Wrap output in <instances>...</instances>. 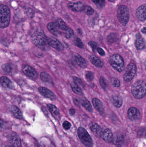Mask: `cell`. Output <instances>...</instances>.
Wrapping results in <instances>:
<instances>
[{"label": "cell", "mask_w": 146, "mask_h": 147, "mask_svg": "<svg viewBox=\"0 0 146 147\" xmlns=\"http://www.w3.org/2000/svg\"><path fill=\"white\" fill-rule=\"evenodd\" d=\"M31 40L33 43L38 47L42 49H45L49 45L47 37L42 31H37L32 35Z\"/></svg>", "instance_id": "obj_1"}, {"label": "cell", "mask_w": 146, "mask_h": 147, "mask_svg": "<svg viewBox=\"0 0 146 147\" xmlns=\"http://www.w3.org/2000/svg\"><path fill=\"white\" fill-rule=\"evenodd\" d=\"M132 93L136 99L143 98L146 95V83L142 80H138L133 85Z\"/></svg>", "instance_id": "obj_2"}, {"label": "cell", "mask_w": 146, "mask_h": 147, "mask_svg": "<svg viewBox=\"0 0 146 147\" xmlns=\"http://www.w3.org/2000/svg\"><path fill=\"white\" fill-rule=\"evenodd\" d=\"M0 13V27L1 28H5L8 26L10 23L11 18L10 9L6 5L1 4Z\"/></svg>", "instance_id": "obj_3"}, {"label": "cell", "mask_w": 146, "mask_h": 147, "mask_svg": "<svg viewBox=\"0 0 146 147\" xmlns=\"http://www.w3.org/2000/svg\"><path fill=\"white\" fill-rule=\"evenodd\" d=\"M117 17L118 21L123 26L127 25L129 19V10L125 5H121L118 8L117 11Z\"/></svg>", "instance_id": "obj_4"}, {"label": "cell", "mask_w": 146, "mask_h": 147, "mask_svg": "<svg viewBox=\"0 0 146 147\" xmlns=\"http://www.w3.org/2000/svg\"><path fill=\"white\" fill-rule=\"evenodd\" d=\"M109 63L111 66L118 72H122L124 70L125 67L124 60L118 54L112 55L110 59Z\"/></svg>", "instance_id": "obj_5"}, {"label": "cell", "mask_w": 146, "mask_h": 147, "mask_svg": "<svg viewBox=\"0 0 146 147\" xmlns=\"http://www.w3.org/2000/svg\"><path fill=\"white\" fill-rule=\"evenodd\" d=\"M78 134L82 143L87 147H93L92 139L84 128L80 127L78 129Z\"/></svg>", "instance_id": "obj_6"}, {"label": "cell", "mask_w": 146, "mask_h": 147, "mask_svg": "<svg viewBox=\"0 0 146 147\" xmlns=\"http://www.w3.org/2000/svg\"><path fill=\"white\" fill-rule=\"evenodd\" d=\"M137 71V67L135 64L131 63L129 64L126 69L125 74L123 76L124 80L126 82L131 81L135 76Z\"/></svg>", "instance_id": "obj_7"}, {"label": "cell", "mask_w": 146, "mask_h": 147, "mask_svg": "<svg viewBox=\"0 0 146 147\" xmlns=\"http://www.w3.org/2000/svg\"><path fill=\"white\" fill-rule=\"evenodd\" d=\"M22 70L27 76L33 80H36L38 77L36 71L30 65H25L22 66Z\"/></svg>", "instance_id": "obj_8"}, {"label": "cell", "mask_w": 146, "mask_h": 147, "mask_svg": "<svg viewBox=\"0 0 146 147\" xmlns=\"http://www.w3.org/2000/svg\"><path fill=\"white\" fill-rule=\"evenodd\" d=\"M128 116L131 121H135L139 119L140 117V112L137 108L131 107L128 111Z\"/></svg>", "instance_id": "obj_9"}, {"label": "cell", "mask_w": 146, "mask_h": 147, "mask_svg": "<svg viewBox=\"0 0 146 147\" xmlns=\"http://www.w3.org/2000/svg\"><path fill=\"white\" fill-rule=\"evenodd\" d=\"M49 45L58 51H63L64 47L61 42L54 37L50 38L48 40Z\"/></svg>", "instance_id": "obj_10"}, {"label": "cell", "mask_w": 146, "mask_h": 147, "mask_svg": "<svg viewBox=\"0 0 146 147\" xmlns=\"http://www.w3.org/2000/svg\"><path fill=\"white\" fill-rule=\"evenodd\" d=\"M39 93L45 97L50 98L51 100H55V95L52 91L44 87H39L38 89Z\"/></svg>", "instance_id": "obj_11"}, {"label": "cell", "mask_w": 146, "mask_h": 147, "mask_svg": "<svg viewBox=\"0 0 146 147\" xmlns=\"http://www.w3.org/2000/svg\"><path fill=\"white\" fill-rule=\"evenodd\" d=\"M68 7L69 9L75 12H80L84 10L85 7L81 2L76 3H69L68 4Z\"/></svg>", "instance_id": "obj_12"}, {"label": "cell", "mask_w": 146, "mask_h": 147, "mask_svg": "<svg viewBox=\"0 0 146 147\" xmlns=\"http://www.w3.org/2000/svg\"><path fill=\"white\" fill-rule=\"evenodd\" d=\"M136 14L140 20L144 21L146 20V3L139 7L136 10Z\"/></svg>", "instance_id": "obj_13"}, {"label": "cell", "mask_w": 146, "mask_h": 147, "mask_svg": "<svg viewBox=\"0 0 146 147\" xmlns=\"http://www.w3.org/2000/svg\"><path fill=\"white\" fill-rule=\"evenodd\" d=\"M92 103L94 108L100 114H104L105 110L103 103L99 99L97 98H93L92 99Z\"/></svg>", "instance_id": "obj_14"}, {"label": "cell", "mask_w": 146, "mask_h": 147, "mask_svg": "<svg viewBox=\"0 0 146 147\" xmlns=\"http://www.w3.org/2000/svg\"><path fill=\"white\" fill-rule=\"evenodd\" d=\"M135 45L137 49L139 50H143L145 47V41L140 34L136 35Z\"/></svg>", "instance_id": "obj_15"}, {"label": "cell", "mask_w": 146, "mask_h": 147, "mask_svg": "<svg viewBox=\"0 0 146 147\" xmlns=\"http://www.w3.org/2000/svg\"><path fill=\"white\" fill-rule=\"evenodd\" d=\"M103 140L108 143H111L113 142L114 136L111 131L109 129H106L103 131L101 136Z\"/></svg>", "instance_id": "obj_16"}, {"label": "cell", "mask_w": 146, "mask_h": 147, "mask_svg": "<svg viewBox=\"0 0 146 147\" xmlns=\"http://www.w3.org/2000/svg\"><path fill=\"white\" fill-rule=\"evenodd\" d=\"M90 127L91 131L94 134L99 137L102 136L103 131L98 124L95 123L91 122L90 124Z\"/></svg>", "instance_id": "obj_17"}, {"label": "cell", "mask_w": 146, "mask_h": 147, "mask_svg": "<svg viewBox=\"0 0 146 147\" xmlns=\"http://www.w3.org/2000/svg\"><path fill=\"white\" fill-rule=\"evenodd\" d=\"M113 142L117 147L122 146L124 142V137L123 135L120 134L116 135L113 139Z\"/></svg>", "instance_id": "obj_18"}, {"label": "cell", "mask_w": 146, "mask_h": 147, "mask_svg": "<svg viewBox=\"0 0 146 147\" xmlns=\"http://www.w3.org/2000/svg\"><path fill=\"white\" fill-rule=\"evenodd\" d=\"M10 110L14 117L19 119H21L23 118L22 113L18 107L13 105L10 108Z\"/></svg>", "instance_id": "obj_19"}, {"label": "cell", "mask_w": 146, "mask_h": 147, "mask_svg": "<svg viewBox=\"0 0 146 147\" xmlns=\"http://www.w3.org/2000/svg\"><path fill=\"white\" fill-rule=\"evenodd\" d=\"M47 108L53 117L57 119L60 118V111L56 106L53 105L49 104L47 105Z\"/></svg>", "instance_id": "obj_20"}, {"label": "cell", "mask_w": 146, "mask_h": 147, "mask_svg": "<svg viewBox=\"0 0 146 147\" xmlns=\"http://www.w3.org/2000/svg\"><path fill=\"white\" fill-rule=\"evenodd\" d=\"M111 102L116 108H120L122 105V98L118 95L112 96L111 97Z\"/></svg>", "instance_id": "obj_21"}, {"label": "cell", "mask_w": 146, "mask_h": 147, "mask_svg": "<svg viewBox=\"0 0 146 147\" xmlns=\"http://www.w3.org/2000/svg\"><path fill=\"white\" fill-rule=\"evenodd\" d=\"M74 59L76 63L81 68H86L87 65L85 59L80 55L78 54H75V55Z\"/></svg>", "instance_id": "obj_22"}, {"label": "cell", "mask_w": 146, "mask_h": 147, "mask_svg": "<svg viewBox=\"0 0 146 147\" xmlns=\"http://www.w3.org/2000/svg\"><path fill=\"white\" fill-rule=\"evenodd\" d=\"M47 28L54 35H57L59 34V28L57 26L55 22L49 23L47 25Z\"/></svg>", "instance_id": "obj_23"}, {"label": "cell", "mask_w": 146, "mask_h": 147, "mask_svg": "<svg viewBox=\"0 0 146 147\" xmlns=\"http://www.w3.org/2000/svg\"><path fill=\"white\" fill-rule=\"evenodd\" d=\"M90 60L91 63L97 67L102 68L103 66V62L96 56L92 55L90 57Z\"/></svg>", "instance_id": "obj_24"}, {"label": "cell", "mask_w": 146, "mask_h": 147, "mask_svg": "<svg viewBox=\"0 0 146 147\" xmlns=\"http://www.w3.org/2000/svg\"><path fill=\"white\" fill-rule=\"evenodd\" d=\"M10 143L13 147H21V144L20 139L17 136H14L10 140Z\"/></svg>", "instance_id": "obj_25"}, {"label": "cell", "mask_w": 146, "mask_h": 147, "mask_svg": "<svg viewBox=\"0 0 146 147\" xmlns=\"http://www.w3.org/2000/svg\"><path fill=\"white\" fill-rule=\"evenodd\" d=\"M55 23L59 29L62 30L64 32L67 31L69 28L68 27L64 22L62 19H60V18H58L57 20L55 22Z\"/></svg>", "instance_id": "obj_26"}, {"label": "cell", "mask_w": 146, "mask_h": 147, "mask_svg": "<svg viewBox=\"0 0 146 147\" xmlns=\"http://www.w3.org/2000/svg\"><path fill=\"white\" fill-rule=\"evenodd\" d=\"M1 84L3 87L4 88L10 87L12 85L11 81L9 79L6 77H2L1 78Z\"/></svg>", "instance_id": "obj_27"}, {"label": "cell", "mask_w": 146, "mask_h": 147, "mask_svg": "<svg viewBox=\"0 0 146 147\" xmlns=\"http://www.w3.org/2000/svg\"><path fill=\"white\" fill-rule=\"evenodd\" d=\"M41 80L45 83H51L52 81L50 75L45 72H42L40 74Z\"/></svg>", "instance_id": "obj_28"}, {"label": "cell", "mask_w": 146, "mask_h": 147, "mask_svg": "<svg viewBox=\"0 0 146 147\" xmlns=\"http://www.w3.org/2000/svg\"><path fill=\"white\" fill-rule=\"evenodd\" d=\"M81 105L86 109L89 112H92L93 111L90 102L86 98H84L82 99V101H81Z\"/></svg>", "instance_id": "obj_29"}, {"label": "cell", "mask_w": 146, "mask_h": 147, "mask_svg": "<svg viewBox=\"0 0 146 147\" xmlns=\"http://www.w3.org/2000/svg\"><path fill=\"white\" fill-rule=\"evenodd\" d=\"M71 87L73 91L77 95H82V92L80 87L77 85L75 83H72L71 84Z\"/></svg>", "instance_id": "obj_30"}, {"label": "cell", "mask_w": 146, "mask_h": 147, "mask_svg": "<svg viewBox=\"0 0 146 147\" xmlns=\"http://www.w3.org/2000/svg\"><path fill=\"white\" fill-rule=\"evenodd\" d=\"M2 69L3 71L6 73L9 74L12 72L13 70V68L10 64L6 63L3 65L2 66Z\"/></svg>", "instance_id": "obj_31"}, {"label": "cell", "mask_w": 146, "mask_h": 147, "mask_svg": "<svg viewBox=\"0 0 146 147\" xmlns=\"http://www.w3.org/2000/svg\"><path fill=\"white\" fill-rule=\"evenodd\" d=\"M93 3L99 8H102L103 7L105 4V0H92Z\"/></svg>", "instance_id": "obj_32"}, {"label": "cell", "mask_w": 146, "mask_h": 147, "mask_svg": "<svg viewBox=\"0 0 146 147\" xmlns=\"http://www.w3.org/2000/svg\"><path fill=\"white\" fill-rule=\"evenodd\" d=\"M73 79L74 81V83H75L77 85L79 86V87H83V88L85 87V84L82 82V80L78 78V77L74 76V77H73Z\"/></svg>", "instance_id": "obj_33"}, {"label": "cell", "mask_w": 146, "mask_h": 147, "mask_svg": "<svg viewBox=\"0 0 146 147\" xmlns=\"http://www.w3.org/2000/svg\"><path fill=\"white\" fill-rule=\"evenodd\" d=\"M74 32L71 28H69L67 31H65L64 33V35L65 37L67 38H71L73 36Z\"/></svg>", "instance_id": "obj_34"}, {"label": "cell", "mask_w": 146, "mask_h": 147, "mask_svg": "<svg viewBox=\"0 0 146 147\" xmlns=\"http://www.w3.org/2000/svg\"><path fill=\"white\" fill-rule=\"evenodd\" d=\"M74 44L76 46L80 48H83V46H84L81 40L78 37H76L75 38Z\"/></svg>", "instance_id": "obj_35"}, {"label": "cell", "mask_w": 146, "mask_h": 147, "mask_svg": "<svg viewBox=\"0 0 146 147\" xmlns=\"http://www.w3.org/2000/svg\"><path fill=\"white\" fill-rule=\"evenodd\" d=\"M84 10H85L88 16L92 15L94 13V9L90 6L86 7Z\"/></svg>", "instance_id": "obj_36"}, {"label": "cell", "mask_w": 146, "mask_h": 147, "mask_svg": "<svg viewBox=\"0 0 146 147\" xmlns=\"http://www.w3.org/2000/svg\"><path fill=\"white\" fill-rule=\"evenodd\" d=\"M111 80V83L113 85V86L115 87H118L120 86V81L116 78H112Z\"/></svg>", "instance_id": "obj_37"}, {"label": "cell", "mask_w": 146, "mask_h": 147, "mask_svg": "<svg viewBox=\"0 0 146 147\" xmlns=\"http://www.w3.org/2000/svg\"><path fill=\"white\" fill-rule=\"evenodd\" d=\"M85 77L87 79L88 81H91L94 79V75L93 74L91 71H86L85 73Z\"/></svg>", "instance_id": "obj_38"}, {"label": "cell", "mask_w": 146, "mask_h": 147, "mask_svg": "<svg viewBox=\"0 0 146 147\" xmlns=\"http://www.w3.org/2000/svg\"><path fill=\"white\" fill-rule=\"evenodd\" d=\"M99 83H100V85L102 86V88L104 90H105L107 87V85H106L105 79L103 77H101L99 79Z\"/></svg>", "instance_id": "obj_39"}, {"label": "cell", "mask_w": 146, "mask_h": 147, "mask_svg": "<svg viewBox=\"0 0 146 147\" xmlns=\"http://www.w3.org/2000/svg\"><path fill=\"white\" fill-rule=\"evenodd\" d=\"M26 13L27 15L30 18H33L34 16V11L32 9L30 8H27L26 10Z\"/></svg>", "instance_id": "obj_40"}, {"label": "cell", "mask_w": 146, "mask_h": 147, "mask_svg": "<svg viewBox=\"0 0 146 147\" xmlns=\"http://www.w3.org/2000/svg\"><path fill=\"white\" fill-rule=\"evenodd\" d=\"M88 45L91 47L92 49L93 50V51H95V50L97 49V44L96 42L93 41H91L88 43Z\"/></svg>", "instance_id": "obj_41"}, {"label": "cell", "mask_w": 146, "mask_h": 147, "mask_svg": "<svg viewBox=\"0 0 146 147\" xmlns=\"http://www.w3.org/2000/svg\"><path fill=\"white\" fill-rule=\"evenodd\" d=\"M116 39V36L115 34H113L109 35V37H108V40H109V42L110 43H111L115 42Z\"/></svg>", "instance_id": "obj_42"}, {"label": "cell", "mask_w": 146, "mask_h": 147, "mask_svg": "<svg viewBox=\"0 0 146 147\" xmlns=\"http://www.w3.org/2000/svg\"><path fill=\"white\" fill-rule=\"evenodd\" d=\"M63 128L66 130H68L71 127V124L69 122L67 121H65L63 123Z\"/></svg>", "instance_id": "obj_43"}, {"label": "cell", "mask_w": 146, "mask_h": 147, "mask_svg": "<svg viewBox=\"0 0 146 147\" xmlns=\"http://www.w3.org/2000/svg\"><path fill=\"white\" fill-rule=\"evenodd\" d=\"M97 51L99 53V54H100L101 56H104L105 55V53L104 51H103V49H102L101 48H100V47H98L97 49Z\"/></svg>", "instance_id": "obj_44"}, {"label": "cell", "mask_w": 146, "mask_h": 147, "mask_svg": "<svg viewBox=\"0 0 146 147\" xmlns=\"http://www.w3.org/2000/svg\"><path fill=\"white\" fill-rule=\"evenodd\" d=\"M69 113L71 115H74L75 113V110L74 109H70L69 111Z\"/></svg>", "instance_id": "obj_45"}, {"label": "cell", "mask_w": 146, "mask_h": 147, "mask_svg": "<svg viewBox=\"0 0 146 147\" xmlns=\"http://www.w3.org/2000/svg\"><path fill=\"white\" fill-rule=\"evenodd\" d=\"M142 32L146 34V28H144L142 30Z\"/></svg>", "instance_id": "obj_46"}, {"label": "cell", "mask_w": 146, "mask_h": 147, "mask_svg": "<svg viewBox=\"0 0 146 147\" xmlns=\"http://www.w3.org/2000/svg\"><path fill=\"white\" fill-rule=\"evenodd\" d=\"M109 1H110V2H115V0H109Z\"/></svg>", "instance_id": "obj_47"}, {"label": "cell", "mask_w": 146, "mask_h": 147, "mask_svg": "<svg viewBox=\"0 0 146 147\" xmlns=\"http://www.w3.org/2000/svg\"><path fill=\"white\" fill-rule=\"evenodd\" d=\"M145 68H146V61L145 62Z\"/></svg>", "instance_id": "obj_48"}]
</instances>
